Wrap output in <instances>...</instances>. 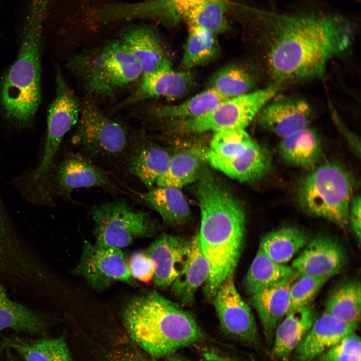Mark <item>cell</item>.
<instances>
[{
    "label": "cell",
    "mask_w": 361,
    "mask_h": 361,
    "mask_svg": "<svg viewBox=\"0 0 361 361\" xmlns=\"http://www.w3.org/2000/svg\"><path fill=\"white\" fill-rule=\"evenodd\" d=\"M242 15L263 29L267 69L277 84L321 76L353 40V24L337 14L287 15L246 6Z\"/></svg>",
    "instance_id": "6da1fadb"
},
{
    "label": "cell",
    "mask_w": 361,
    "mask_h": 361,
    "mask_svg": "<svg viewBox=\"0 0 361 361\" xmlns=\"http://www.w3.org/2000/svg\"><path fill=\"white\" fill-rule=\"evenodd\" d=\"M122 318L132 341L155 358L168 357L204 338L190 313L155 290L130 300Z\"/></svg>",
    "instance_id": "7a4b0ae2"
},
{
    "label": "cell",
    "mask_w": 361,
    "mask_h": 361,
    "mask_svg": "<svg viewBox=\"0 0 361 361\" xmlns=\"http://www.w3.org/2000/svg\"><path fill=\"white\" fill-rule=\"evenodd\" d=\"M54 1H31L21 32L18 57L2 82L1 101L5 114L22 126L31 123L41 101L43 27Z\"/></svg>",
    "instance_id": "3957f363"
},
{
    "label": "cell",
    "mask_w": 361,
    "mask_h": 361,
    "mask_svg": "<svg viewBox=\"0 0 361 361\" xmlns=\"http://www.w3.org/2000/svg\"><path fill=\"white\" fill-rule=\"evenodd\" d=\"M199 205L201 220L198 237L210 268L204 291L212 300L223 283L233 276L243 246L245 213L238 201L225 195L208 196Z\"/></svg>",
    "instance_id": "277c9868"
},
{
    "label": "cell",
    "mask_w": 361,
    "mask_h": 361,
    "mask_svg": "<svg viewBox=\"0 0 361 361\" xmlns=\"http://www.w3.org/2000/svg\"><path fill=\"white\" fill-rule=\"evenodd\" d=\"M67 66L87 97L96 102L113 98L143 74L138 62L118 39L76 54Z\"/></svg>",
    "instance_id": "5b68a950"
},
{
    "label": "cell",
    "mask_w": 361,
    "mask_h": 361,
    "mask_svg": "<svg viewBox=\"0 0 361 361\" xmlns=\"http://www.w3.org/2000/svg\"><path fill=\"white\" fill-rule=\"evenodd\" d=\"M355 187L351 174L343 166L326 162L313 169L300 182L297 199L309 216L323 218L344 229Z\"/></svg>",
    "instance_id": "8992f818"
},
{
    "label": "cell",
    "mask_w": 361,
    "mask_h": 361,
    "mask_svg": "<svg viewBox=\"0 0 361 361\" xmlns=\"http://www.w3.org/2000/svg\"><path fill=\"white\" fill-rule=\"evenodd\" d=\"M76 125L73 142L79 152L112 171H124L131 129L108 117L96 101L87 97L82 102Z\"/></svg>",
    "instance_id": "52a82bcc"
},
{
    "label": "cell",
    "mask_w": 361,
    "mask_h": 361,
    "mask_svg": "<svg viewBox=\"0 0 361 361\" xmlns=\"http://www.w3.org/2000/svg\"><path fill=\"white\" fill-rule=\"evenodd\" d=\"M56 94L48 110L47 134L42 160L28 179L29 189L39 195L49 193L52 187L55 160L64 136L77 124L82 102L57 68Z\"/></svg>",
    "instance_id": "ba28073f"
},
{
    "label": "cell",
    "mask_w": 361,
    "mask_h": 361,
    "mask_svg": "<svg viewBox=\"0 0 361 361\" xmlns=\"http://www.w3.org/2000/svg\"><path fill=\"white\" fill-rule=\"evenodd\" d=\"M95 243L121 249L135 240L149 237L156 229L150 215L132 208L124 199H117L91 208Z\"/></svg>",
    "instance_id": "9c48e42d"
},
{
    "label": "cell",
    "mask_w": 361,
    "mask_h": 361,
    "mask_svg": "<svg viewBox=\"0 0 361 361\" xmlns=\"http://www.w3.org/2000/svg\"><path fill=\"white\" fill-rule=\"evenodd\" d=\"M278 87L271 85L227 99L201 117L182 121L178 124L191 132H215L248 126L261 109L276 96Z\"/></svg>",
    "instance_id": "30bf717a"
},
{
    "label": "cell",
    "mask_w": 361,
    "mask_h": 361,
    "mask_svg": "<svg viewBox=\"0 0 361 361\" xmlns=\"http://www.w3.org/2000/svg\"><path fill=\"white\" fill-rule=\"evenodd\" d=\"M52 189L65 199L77 189L96 187L112 195L133 194L111 170L96 163L80 152L68 155L55 170Z\"/></svg>",
    "instance_id": "8fae6325"
},
{
    "label": "cell",
    "mask_w": 361,
    "mask_h": 361,
    "mask_svg": "<svg viewBox=\"0 0 361 361\" xmlns=\"http://www.w3.org/2000/svg\"><path fill=\"white\" fill-rule=\"evenodd\" d=\"M205 0H145L135 3L112 4L97 8L95 22L101 25L116 24L134 19L156 20L169 25L183 21L193 7Z\"/></svg>",
    "instance_id": "7c38bea8"
},
{
    "label": "cell",
    "mask_w": 361,
    "mask_h": 361,
    "mask_svg": "<svg viewBox=\"0 0 361 361\" xmlns=\"http://www.w3.org/2000/svg\"><path fill=\"white\" fill-rule=\"evenodd\" d=\"M75 272L93 289L102 290L116 282L134 283L121 249L85 241Z\"/></svg>",
    "instance_id": "4fadbf2b"
},
{
    "label": "cell",
    "mask_w": 361,
    "mask_h": 361,
    "mask_svg": "<svg viewBox=\"0 0 361 361\" xmlns=\"http://www.w3.org/2000/svg\"><path fill=\"white\" fill-rule=\"evenodd\" d=\"M212 300L224 332L246 343L257 344L258 335L255 318L250 307L238 292L233 276L223 283Z\"/></svg>",
    "instance_id": "5bb4252c"
},
{
    "label": "cell",
    "mask_w": 361,
    "mask_h": 361,
    "mask_svg": "<svg viewBox=\"0 0 361 361\" xmlns=\"http://www.w3.org/2000/svg\"><path fill=\"white\" fill-rule=\"evenodd\" d=\"M170 159L168 152L149 139L144 130L131 129L124 172L137 177L149 190L166 171Z\"/></svg>",
    "instance_id": "9a60e30c"
},
{
    "label": "cell",
    "mask_w": 361,
    "mask_h": 361,
    "mask_svg": "<svg viewBox=\"0 0 361 361\" xmlns=\"http://www.w3.org/2000/svg\"><path fill=\"white\" fill-rule=\"evenodd\" d=\"M136 88L114 107V109L131 107L152 98H180L191 90L194 81L189 71H175L172 68L143 74Z\"/></svg>",
    "instance_id": "2e32d148"
},
{
    "label": "cell",
    "mask_w": 361,
    "mask_h": 361,
    "mask_svg": "<svg viewBox=\"0 0 361 361\" xmlns=\"http://www.w3.org/2000/svg\"><path fill=\"white\" fill-rule=\"evenodd\" d=\"M258 116L261 126L282 138L309 126L313 112L309 104L301 98L274 97Z\"/></svg>",
    "instance_id": "e0dca14e"
},
{
    "label": "cell",
    "mask_w": 361,
    "mask_h": 361,
    "mask_svg": "<svg viewBox=\"0 0 361 361\" xmlns=\"http://www.w3.org/2000/svg\"><path fill=\"white\" fill-rule=\"evenodd\" d=\"M345 262L339 244L329 237L320 235L308 241L291 267L299 275L330 278L341 271Z\"/></svg>",
    "instance_id": "ac0fdd59"
},
{
    "label": "cell",
    "mask_w": 361,
    "mask_h": 361,
    "mask_svg": "<svg viewBox=\"0 0 361 361\" xmlns=\"http://www.w3.org/2000/svg\"><path fill=\"white\" fill-rule=\"evenodd\" d=\"M202 154L203 158L214 168L242 183L261 178L271 167L268 150L254 141L244 153L234 157L221 156L210 148Z\"/></svg>",
    "instance_id": "d6986e66"
},
{
    "label": "cell",
    "mask_w": 361,
    "mask_h": 361,
    "mask_svg": "<svg viewBox=\"0 0 361 361\" xmlns=\"http://www.w3.org/2000/svg\"><path fill=\"white\" fill-rule=\"evenodd\" d=\"M227 99H228L209 88L176 105L152 106L138 103L131 106L134 108L132 112L133 116L139 121H178L205 115Z\"/></svg>",
    "instance_id": "ffe728a7"
},
{
    "label": "cell",
    "mask_w": 361,
    "mask_h": 361,
    "mask_svg": "<svg viewBox=\"0 0 361 361\" xmlns=\"http://www.w3.org/2000/svg\"><path fill=\"white\" fill-rule=\"evenodd\" d=\"M190 242L191 239L163 233L150 245L146 253L154 263L152 281L156 287H170L184 265Z\"/></svg>",
    "instance_id": "44dd1931"
},
{
    "label": "cell",
    "mask_w": 361,
    "mask_h": 361,
    "mask_svg": "<svg viewBox=\"0 0 361 361\" xmlns=\"http://www.w3.org/2000/svg\"><path fill=\"white\" fill-rule=\"evenodd\" d=\"M356 329L324 311L294 351L292 361H314Z\"/></svg>",
    "instance_id": "7402d4cb"
},
{
    "label": "cell",
    "mask_w": 361,
    "mask_h": 361,
    "mask_svg": "<svg viewBox=\"0 0 361 361\" xmlns=\"http://www.w3.org/2000/svg\"><path fill=\"white\" fill-rule=\"evenodd\" d=\"M118 39L136 59L143 74L171 68L160 39L152 28L144 26L132 27L120 33Z\"/></svg>",
    "instance_id": "603a6c76"
},
{
    "label": "cell",
    "mask_w": 361,
    "mask_h": 361,
    "mask_svg": "<svg viewBox=\"0 0 361 361\" xmlns=\"http://www.w3.org/2000/svg\"><path fill=\"white\" fill-rule=\"evenodd\" d=\"M298 276L295 275L250 295L249 302L258 314L269 343L272 342L277 326L289 312L290 287Z\"/></svg>",
    "instance_id": "cb8c5ba5"
},
{
    "label": "cell",
    "mask_w": 361,
    "mask_h": 361,
    "mask_svg": "<svg viewBox=\"0 0 361 361\" xmlns=\"http://www.w3.org/2000/svg\"><path fill=\"white\" fill-rule=\"evenodd\" d=\"M317 317L316 310L311 304L289 312L275 330L272 357L276 361H290Z\"/></svg>",
    "instance_id": "d4e9b609"
},
{
    "label": "cell",
    "mask_w": 361,
    "mask_h": 361,
    "mask_svg": "<svg viewBox=\"0 0 361 361\" xmlns=\"http://www.w3.org/2000/svg\"><path fill=\"white\" fill-rule=\"evenodd\" d=\"M210 271V265L197 235L191 239L184 265L170 286L172 294L181 304L188 305L193 302L196 292L207 281Z\"/></svg>",
    "instance_id": "484cf974"
},
{
    "label": "cell",
    "mask_w": 361,
    "mask_h": 361,
    "mask_svg": "<svg viewBox=\"0 0 361 361\" xmlns=\"http://www.w3.org/2000/svg\"><path fill=\"white\" fill-rule=\"evenodd\" d=\"M278 152L286 164L301 168H310L321 159L323 145L319 134L308 126L282 138Z\"/></svg>",
    "instance_id": "4316f807"
},
{
    "label": "cell",
    "mask_w": 361,
    "mask_h": 361,
    "mask_svg": "<svg viewBox=\"0 0 361 361\" xmlns=\"http://www.w3.org/2000/svg\"><path fill=\"white\" fill-rule=\"evenodd\" d=\"M133 193L156 211L169 226L184 225L191 216L189 205L179 189L157 186L144 192L133 190Z\"/></svg>",
    "instance_id": "83f0119b"
},
{
    "label": "cell",
    "mask_w": 361,
    "mask_h": 361,
    "mask_svg": "<svg viewBox=\"0 0 361 361\" xmlns=\"http://www.w3.org/2000/svg\"><path fill=\"white\" fill-rule=\"evenodd\" d=\"M16 351L24 361H72L64 337L26 340L17 336L4 337L0 349Z\"/></svg>",
    "instance_id": "f1b7e54d"
},
{
    "label": "cell",
    "mask_w": 361,
    "mask_h": 361,
    "mask_svg": "<svg viewBox=\"0 0 361 361\" xmlns=\"http://www.w3.org/2000/svg\"><path fill=\"white\" fill-rule=\"evenodd\" d=\"M297 274L291 266L273 261L259 248L244 279V289L252 295Z\"/></svg>",
    "instance_id": "f546056e"
},
{
    "label": "cell",
    "mask_w": 361,
    "mask_h": 361,
    "mask_svg": "<svg viewBox=\"0 0 361 361\" xmlns=\"http://www.w3.org/2000/svg\"><path fill=\"white\" fill-rule=\"evenodd\" d=\"M47 327L43 317L12 300L0 284V331L8 328L16 331L44 335Z\"/></svg>",
    "instance_id": "4dcf8cb0"
},
{
    "label": "cell",
    "mask_w": 361,
    "mask_h": 361,
    "mask_svg": "<svg viewBox=\"0 0 361 361\" xmlns=\"http://www.w3.org/2000/svg\"><path fill=\"white\" fill-rule=\"evenodd\" d=\"M308 241V235L303 231L286 227L266 234L262 238L259 248L273 261L286 264Z\"/></svg>",
    "instance_id": "1f68e13d"
},
{
    "label": "cell",
    "mask_w": 361,
    "mask_h": 361,
    "mask_svg": "<svg viewBox=\"0 0 361 361\" xmlns=\"http://www.w3.org/2000/svg\"><path fill=\"white\" fill-rule=\"evenodd\" d=\"M188 28L180 63V67L184 71L209 63L216 57L220 51L216 35L194 25H189Z\"/></svg>",
    "instance_id": "d6a6232c"
},
{
    "label": "cell",
    "mask_w": 361,
    "mask_h": 361,
    "mask_svg": "<svg viewBox=\"0 0 361 361\" xmlns=\"http://www.w3.org/2000/svg\"><path fill=\"white\" fill-rule=\"evenodd\" d=\"M361 289L359 282H349L335 289L327 299L325 311L357 328L360 319Z\"/></svg>",
    "instance_id": "836d02e7"
},
{
    "label": "cell",
    "mask_w": 361,
    "mask_h": 361,
    "mask_svg": "<svg viewBox=\"0 0 361 361\" xmlns=\"http://www.w3.org/2000/svg\"><path fill=\"white\" fill-rule=\"evenodd\" d=\"M232 2L229 0H205L191 9L183 20L187 25H194L215 35L231 30L226 14Z\"/></svg>",
    "instance_id": "e575fe53"
},
{
    "label": "cell",
    "mask_w": 361,
    "mask_h": 361,
    "mask_svg": "<svg viewBox=\"0 0 361 361\" xmlns=\"http://www.w3.org/2000/svg\"><path fill=\"white\" fill-rule=\"evenodd\" d=\"M202 153L195 150H184L170 156L166 171L159 176L155 184L158 187L180 189L194 182L201 173Z\"/></svg>",
    "instance_id": "d590c367"
},
{
    "label": "cell",
    "mask_w": 361,
    "mask_h": 361,
    "mask_svg": "<svg viewBox=\"0 0 361 361\" xmlns=\"http://www.w3.org/2000/svg\"><path fill=\"white\" fill-rule=\"evenodd\" d=\"M253 85L250 74L244 68L234 64L219 69L210 81V88L227 99L250 92Z\"/></svg>",
    "instance_id": "8d00e7d4"
},
{
    "label": "cell",
    "mask_w": 361,
    "mask_h": 361,
    "mask_svg": "<svg viewBox=\"0 0 361 361\" xmlns=\"http://www.w3.org/2000/svg\"><path fill=\"white\" fill-rule=\"evenodd\" d=\"M253 141L245 129H229L216 132L209 148L219 155L232 157L244 153Z\"/></svg>",
    "instance_id": "74e56055"
},
{
    "label": "cell",
    "mask_w": 361,
    "mask_h": 361,
    "mask_svg": "<svg viewBox=\"0 0 361 361\" xmlns=\"http://www.w3.org/2000/svg\"><path fill=\"white\" fill-rule=\"evenodd\" d=\"M329 279L327 277L299 275L290 287L289 312L310 304L313 298Z\"/></svg>",
    "instance_id": "f35d334b"
},
{
    "label": "cell",
    "mask_w": 361,
    "mask_h": 361,
    "mask_svg": "<svg viewBox=\"0 0 361 361\" xmlns=\"http://www.w3.org/2000/svg\"><path fill=\"white\" fill-rule=\"evenodd\" d=\"M359 336L353 332L328 349L314 361H360Z\"/></svg>",
    "instance_id": "ab89813d"
},
{
    "label": "cell",
    "mask_w": 361,
    "mask_h": 361,
    "mask_svg": "<svg viewBox=\"0 0 361 361\" xmlns=\"http://www.w3.org/2000/svg\"><path fill=\"white\" fill-rule=\"evenodd\" d=\"M127 265L133 279L148 284L152 281L155 271L153 261L146 252L136 251L126 260Z\"/></svg>",
    "instance_id": "60d3db41"
},
{
    "label": "cell",
    "mask_w": 361,
    "mask_h": 361,
    "mask_svg": "<svg viewBox=\"0 0 361 361\" xmlns=\"http://www.w3.org/2000/svg\"><path fill=\"white\" fill-rule=\"evenodd\" d=\"M361 200L359 195L353 196L349 206L348 225L359 243L360 240Z\"/></svg>",
    "instance_id": "b9f144b4"
},
{
    "label": "cell",
    "mask_w": 361,
    "mask_h": 361,
    "mask_svg": "<svg viewBox=\"0 0 361 361\" xmlns=\"http://www.w3.org/2000/svg\"><path fill=\"white\" fill-rule=\"evenodd\" d=\"M107 361H142L133 352L124 349L113 351L108 357Z\"/></svg>",
    "instance_id": "7bdbcfd3"
},
{
    "label": "cell",
    "mask_w": 361,
    "mask_h": 361,
    "mask_svg": "<svg viewBox=\"0 0 361 361\" xmlns=\"http://www.w3.org/2000/svg\"><path fill=\"white\" fill-rule=\"evenodd\" d=\"M204 356L209 361H253L240 360L213 349L205 351Z\"/></svg>",
    "instance_id": "ee69618b"
},
{
    "label": "cell",
    "mask_w": 361,
    "mask_h": 361,
    "mask_svg": "<svg viewBox=\"0 0 361 361\" xmlns=\"http://www.w3.org/2000/svg\"><path fill=\"white\" fill-rule=\"evenodd\" d=\"M6 221L5 212L0 201V236L5 235L6 233Z\"/></svg>",
    "instance_id": "f6af8a7d"
},
{
    "label": "cell",
    "mask_w": 361,
    "mask_h": 361,
    "mask_svg": "<svg viewBox=\"0 0 361 361\" xmlns=\"http://www.w3.org/2000/svg\"><path fill=\"white\" fill-rule=\"evenodd\" d=\"M167 361H191L187 358L176 354H172L167 357Z\"/></svg>",
    "instance_id": "bcb514c9"
},
{
    "label": "cell",
    "mask_w": 361,
    "mask_h": 361,
    "mask_svg": "<svg viewBox=\"0 0 361 361\" xmlns=\"http://www.w3.org/2000/svg\"><path fill=\"white\" fill-rule=\"evenodd\" d=\"M6 350L7 353V357L6 361H18L13 356V355L10 353V352H9V350L8 349Z\"/></svg>",
    "instance_id": "7dc6e473"
}]
</instances>
